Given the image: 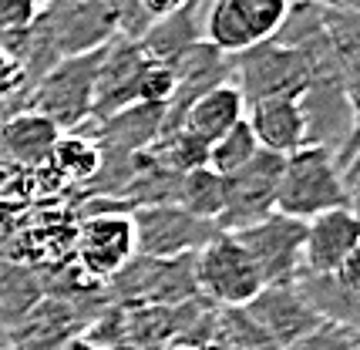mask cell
Segmentation results:
<instances>
[{
  "label": "cell",
  "mask_w": 360,
  "mask_h": 350,
  "mask_svg": "<svg viewBox=\"0 0 360 350\" xmlns=\"http://www.w3.org/2000/svg\"><path fill=\"white\" fill-rule=\"evenodd\" d=\"M330 209H347V182L333 152L320 145H303L283 159L276 212L290 219H314Z\"/></svg>",
  "instance_id": "6da1fadb"
},
{
  "label": "cell",
  "mask_w": 360,
  "mask_h": 350,
  "mask_svg": "<svg viewBox=\"0 0 360 350\" xmlns=\"http://www.w3.org/2000/svg\"><path fill=\"white\" fill-rule=\"evenodd\" d=\"M105 48L88 51L64 58L47 71L41 81H34L31 88L20 95V108L47 118L58 131H75L91 118L94 101V78H98V64H101Z\"/></svg>",
  "instance_id": "7a4b0ae2"
},
{
  "label": "cell",
  "mask_w": 360,
  "mask_h": 350,
  "mask_svg": "<svg viewBox=\"0 0 360 350\" xmlns=\"http://www.w3.org/2000/svg\"><path fill=\"white\" fill-rule=\"evenodd\" d=\"M293 0H205L202 41L222 54H243L276 37Z\"/></svg>",
  "instance_id": "3957f363"
},
{
  "label": "cell",
  "mask_w": 360,
  "mask_h": 350,
  "mask_svg": "<svg viewBox=\"0 0 360 350\" xmlns=\"http://www.w3.org/2000/svg\"><path fill=\"white\" fill-rule=\"evenodd\" d=\"M314 81V67L300 51L266 41L259 48L233 58V84L246 101V108L266 98H303Z\"/></svg>",
  "instance_id": "277c9868"
},
{
  "label": "cell",
  "mask_w": 360,
  "mask_h": 350,
  "mask_svg": "<svg viewBox=\"0 0 360 350\" xmlns=\"http://www.w3.org/2000/svg\"><path fill=\"white\" fill-rule=\"evenodd\" d=\"M195 287L199 297L243 310L263 290V276L256 270L250 253L239 246L233 233H219L195 253Z\"/></svg>",
  "instance_id": "5b68a950"
},
{
  "label": "cell",
  "mask_w": 360,
  "mask_h": 350,
  "mask_svg": "<svg viewBox=\"0 0 360 350\" xmlns=\"http://www.w3.org/2000/svg\"><path fill=\"white\" fill-rule=\"evenodd\" d=\"M283 159L286 155L259 148L239 172L222 179V216L216 219L219 233H239L269 212H276Z\"/></svg>",
  "instance_id": "8992f818"
},
{
  "label": "cell",
  "mask_w": 360,
  "mask_h": 350,
  "mask_svg": "<svg viewBox=\"0 0 360 350\" xmlns=\"http://www.w3.org/2000/svg\"><path fill=\"white\" fill-rule=\"evenodd\" d=\"M233 236L239 239V246L256 263V270L263 276V287H290L303 270V239H307L303 219L269 212L259 223L246 226Z\"/></svg>",
  "instance_id": "52a82bcc"
},
{
  "label": "cell",
  "mask_w": 360,
  "mask_h": 350,
  "mask_svg": "<svg viewBox=\"0 0 360 350\" xmlns=\"http://www.w3.org/2000/svg\"><path fill=\"white\" fill-rule=\"evenodd\" d=\"M135 259V226L131 212L105 209L94 212L75 233V263L94 283H111Z\"/></svg>",
  "instance_id": "ba28073f"
},
{
  "label": "cell",
  "mask_w": 360,
  "mask_h": 350,
  "mask_svg": "<svg viewBox=\"0 0 360 350\" xmlns=\"http://www.w3.org/2000/svg\"><path fill=\"white\" fill-rule=\"evenodd\" d=\"M131 226H135V256H145V259L195 256L205 242L219 236L216 223L195 219L179 206L131 209Z\"/></svg>",
  "instance_id": "9c48e42d"
},
{
  "label": "cell",
  "mask_w": 360,
  "mask_h": 350,
  "mask_svg": "<svg viewBox=\"0 0 360 350\" xmlns=\"http://www.w3.org/2000/svg\"><path fill=\"white\" fill-rule=\"evenodd\" d=\"M105 287L111 293H118V297H125V300H141L152 303V306H182L186 300L199 297L195 256H179V259L135 256L125 270Z\"/></svg>",
  "instance_id": "30bf717a"
},
{
  "label": "cell",
  "mask_w": 360,
  "mask_h": 350,
  "mask_svg": "<svg viewBox=\"0 0 360 350\" xmlns=\"http://www.w3.org/2000/svg\"><path fill=\"white\" fill-rule=\"evenodd\" d=\"M91 320L94 306H84L75 297L44 293L11 330L7 350H64Z\"/></svg>",
  "instance_id": "8fae6325"
},
{
  "label": "cell",
  "mask_w": 360,
  "mask_h": 350,
  "mask_svg": "<svg viewBox=\"0 0 360 350\" xmlns=\"http://www.w3.org/2000/svg\"><path fill=\"white\" fill-rule=\"evenodd\" d=\"M246 323H252L263 340L273 350H286L293 347L297 340H303L307 334H314L323 320L314 313V306L300 297V290L290 287H263L259 297L252 303H246L239 310Z\"/></svg>",
  "instance_id": "7c38bea8"
},
{
  "label": "cell",
  "mask_w": 360,
  "mask_h": 350,
  "mask_svg": "<svg viewBox=\"0 0 360 350\" xmlns=\"http://www.w3.org/2000/svg\"><path fill=\"white\" fill-rule=\"evenodd\" d=\"M145 64H148V54L141 51L139 41L111 37L108 44H105L101 64H98V78H94L91 122L111 118V115L139 105V88H141Z\"/></svg>",
  "instance_id": "4fadbf2b"
},
{
  "label": "cell",
  "mask_w": 360,
  "mask_h": 350,
  "mask_svg": "<svg viewBox=\"0 0 360 350\" xmlns=\"http://www.w3.org/2000/svg\"><path fill=\"white\" fill-rule=\"evenodd\" d=\"M175 67V95L165 105V122H162V135L179 131L182 115L192 108V101H199L202 95H209L212 88L229 84L233 81V58L216 51L212 44H192L188 51H182L172 61Z\"/></svg>",
  "instance_id": "5bb4252c"
},
{
  "label": "cell",
  "mask_w": 360,
  "mask_h": 350,
  "mask_svg": "<svg viewBox=\"0 0 360 350\" xmlns=\"http://www.w3.org/2000/svg\"><path fill=\"white\" fill-rule=\"evenodd\" d=\"M360 246V216L354 209H330L323 216L307 219L303 239V273L330 276L340 270L347 256Z\"/></svg>",
  "instance_id": "9a60e30c"
},
{
  "label": "cell",
  "mask_w": 360,
  "mask_h": 350,
  "mask_svg": "<svg viewBox=\"0 0 360 350\" xmlns=\"http://www.w3.org/2000/svg\"><path fill=\"white\" fill-rule=\"evenodd\" d=\"M162 122H165L162 105H131V108L111 115V118H101V122L88 118V128L98 142L101 159L131 162L162 135Z\"/></svg>",
  "instance_id": "2e32d148"
},
{
  "label": "cell",
  "mask_w": 360,
  "mask_h": 350,
  "mask_svg": "<svg viewBox=\"0 0 360 350\" xmlns=\"http://www.w3.org/2000/svg\"><path fill=\"white\" fill-rule=\"evenodd\" d=\"M58 135L61 131L47 118L17 108L7 118H0V159H4V165H14V169H24V172H37L51 159Z\"/></svg>",
  "instance_id": "e0dca14e"
},
{
  "label": "cell",
  "mask_w": 360,
  "mask_h": 350,
  "mask_svg": "<svg viewBox=\"0 0 360 350\" xmlns=\"http://www.w3.org/2000/svg\"><path fill=\"white\" fill-rule=\"evenodd\" d=\"M246 125L256 135V145L276 152V155H290L307 145V122H303V108L300 98H266L246 108Z\"/></svg>",
  "instance_id": "ac0fdd59"
},
{
  "label": "cell",
  "mask_w": 360,
  "mask_h": 350,
  "mask_svg": "<svg viewBox=\"0 0 360 350\" xmlns=\"http://www.w3.org/2000/svg\"><path fill=\"white\" fill-rule=\"evenodd\" d=\"M202 4L205 0H188L186 7H179L175 14L158 17L148 31L141 34V51L152 61L172 64L182 51L202 41Z\"/></svg>",
  "instance_id": "d6986e66"
},
{
  "label": "cell",
  "mask_w": 360,
  "mask_h": 350,
  "mask_svg": "<svg viewBox=\"0 0 360 350\" xmlns=\"http://www.w3.org/2000/svg\"><path fill=\"white\" fill-rule=\"evenodd\" d=\"M246 118V101L239 95L233 81L212 88L209 95H202L199 101H192V108L182 115V125L186 131H192L195 138H202L205 145H212L216 138H222L229 128H236Z\"/></svg>",
  "instance_id": "ffe728a7"
},
{
  "label": "cell",
  "mask_w": 360,
  "mask_h": 350,
  "mask_svg": "<svg viewBox=\"0 0 360 350\" xmlns=\"http://www.w3.org/2000/svg\"><path fill=\"white\" fill-rule=\"evenodd\" d=\"M323 37L333 58V67L344 81L347 98L360 88V14L323 11Z\"/></svg>",
  "instance_id": "44dd1931"
},
{
  "label": "cell",
  "mask_w": 360,
  "mask_h": 350,
  "mask_svg": "<svg viewBox=\"0 0 360 350\" xmlns=\"http://www.w3.org/2000/svg\"><path fill=\"white\" fill-rule=\"evenodd\" d=\"M145 155L152 162H158L162 169H169V172L186 175V172H195V169H205L209 145L202 138H195L192 131L179 128V131H169V135H158L155 142L145 148Z\"/></svg>",
  "instance_id": "7402d4cb"
},
{
  "label": "cell",
  "mask_w": 360,
  "mask_h": 350,
  "mask_svg": "<svg viewBox=\"0 0 360 350\" xmlns=\"http://www.w3.org/2000/svg\"><path fill=\"white\" fill-rule=\"evenodd\" d=\"M175 206L186 209L188 216L205 219V223H216L222 216V179L209 169H195L186 172L179 182V199Z\"/></svg>",
  "instance_id": "603a6c76"
},
{
  "label": "cell",
  "mask_w": 360,
  "mask_h": 350,
  "mask_svg": "<svg viewBox=\"0 0 360 350\" xmlns=\"http://www.w3.org/2000/svg\"><path fill=\"white\" fill-rule=\"evenodd\" d=\"M259 152V145H256V135L250 131V125H246V118L239 122L236 128H229L222 138H216V142L209 145V155H205V169L209 172H216L219 179H226V175L239 172L246 162L252 159Z\"/></svg>",
  "instance_id": "cb8c5ba5"
},
{
  "label": "cell",
  "mask_w": 360,
  "mask_h": 350,
  "mask_svg": "<svg viewBox=\"0 0 360 350\" xmlns=\"http://www.w3.org/2000/svg\"><path fill=\"white\" fill-rule=\"evenodd\" d=\"M34 17H37V7L31 0H0V51L17 58Z\"/></svg>",
  "instance_id": "d4e9b609"
},
{
  "label": "cell",
  "mask_w": 360,
  "mask_h": 350,
  "mask_svg": "<svg viewBox=\"0 0 360 350\" xmlns=\"http://www.w3.org/2000/svg\"><path fill=\"white\" fill-rule=\"evenodd\" d=\"M175 95V67L165 61H152L145 64V74H141V88H139V105H169Z\"/></svg>",
  "instance_id": "484cf974"
},
{
  "label": "cell",
  "mask_w": 360,
  "mask_h": 350,
  "mask_svg": "<svg viewBox=\"0 0 360 350\" xmlns=\"http://www.w3.org/2000/svg\"><path fill=\"white\" fill-rule=\"evenodd\" d=\"M354 347H360V334L344 330L337 323H320L314 334H307L303 340H297L293 347L286 350H354Z\"/></svg>",
  "instance_id": "4316f807"
},
{
  "label": "cell",
  "mask_w": 360,
  "mask_h": 350,
  "mask_svg": "<svg viewBox=\"0 0 360 350\" xmlns=\"http://www.w3.org/2000/svg\"><path fill=\"white\" fill-rule=\"evenodd\" d=\"M20 95H24V71H20L17 58L0 51V108L4 105H17Z\"/></svg>",
  "instance_id": "83f0119b"
},
{
  "label": "cell",
  "mask_w": 360,
  "mask_h": 350,
  "mask_svg": "<svg viewBox=\"0 0 360 350\" xmlns=\"http://www.w3.org/2000/svg\"><path fill=\"white\" fill-rule=\"evenodd\" d=\"M350 108H354V131H350V138H347L344 152L337 155V165H340V172H347V165L354 162V155L360 152V88L350 95Z\"/></svg>",
  "instance_id": "f1b7e54d"
},
{
  "label": "cell",
  "mask_w": 360,
  "mask_h": 350,
  "mask_svg": "<svg viewBox=\"0 0 360 350\" xmlns=\"http://www.w3.org/2000/svg\"><path fill=\"white\" fill-rule=\"evenodd\" d=\"M333 276H337V283L347 287L350 293H360V246L340 263V270L333 273Z\"/></svg>",
  "instance_id": "f546056e"
},
{
  "label": "cell",
  "mask_w": 360,
  "mask_h": 350,
  "mask_svg": "<svg viewBox=\"0 0 360 350\" xmlns=\"http://www.w3.org/2000/svg\"><path fill=\"white\" fill-rule=\"evenodd\" d=\"M186 4H188V0H141V7L152 14V20L175 14V11H179V7H186Z\"/></svg>",
  "instance_id": "4dcf8cb0"
},
{
  "label": "cell",
  "mask_w": 360,
  "mask_h": 350,
  "mask_svg": "<svg viewBox=\"0 0 360 350\" xmlns=\"http://www.w3.org/2000/svg\"><path fill=\"white\" fill-rule=\"evenodd\" d=\"M323 11H350V14H360V0H314Z\"/></svg>",
  "instance_id": "1f68e13d"
},
{
  "label": "cell",
  "mask_w": 360,
  "mask_h": 350,
  "mask_svg": "<svg viewBox=\"0 0 360 350\" xmlns=\"http://www.w3.org/2000/svg\"><path fill=\"white\" fill-rule=\"evenodd\" d=\"M347 206L360 216V175L354 179V182H347Z\"/></svg>",
  "instance_id": "d6a6232c"
},
{
  "label": "cell",
  "mask_w": 360,
  "mask_h": 350,
  "mask_svg": "<svg viewBox=\"0 0 360 350\" xmlns=\"http://www.w3.org/2000/svg\"><path fill=\"white\" fill-rule=\"evenodd\" d=\"M357 175H360V152H357V155H354V162L347 165V172H344V182H354Z\"/></svg>",
  "instance_id": "836d02e7"
},
{
  "label": "cell",
  "mask_w": 360,
  "mask_h": 350,
  "mask_svg": "<svg viewBox=\"0 0 360 350\" xmlns=\"http://www.w3.org/2000/svg\"><path fill=\"white\" fill-rule=\"evenodd\" d=\"M34 7H37V11H41V7H44V4H51V0H31Z\"/></svg>",
  "instance_id": "e575fe53"
},
{
  "label": "cell",
  "mask_w": 360,
  "mask_h": 350,
  "mask_svg": "<svg viewBox=\"0 0 360 350\" xmlns=\"http://www.w3.org/2000/svg\"><path fill=\"white\" fill-rule=\"evenodd\" d=\"M169 350H195V347H188V344H179V347H169Z\"/></svg>",
  "instance_id": "d590c367"
},
{
  "label": "cell",
  "mask_w": 360,
  "mask_h": 350,
  "mask_svg": "<svg viewBox=\"0 0 360 350\" xmlns=\"http://www.w3.org/2000/svg\"><path fill=\"white\" fill-rule=\"evenodd\" d=\"M81 4H88V0H81Z\"/></svg>",
  "instance_id": "8d00e7d4"
},
{
  "label": "cell",
  "mask_w": 360,
  "mask_h": 350,
  "mask_svg": "<svg viewBox=\"0 0 360 350\" xmlns=\"http://www.w3.org/2000/svg\"><path fill=\"white\" fill-rule=\"evenodd\" d=\"M354 350H360V347H354Z\"/></svg>",
  "instance_id": "74e56055"
}]
</instances>
